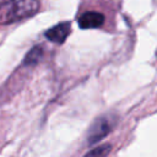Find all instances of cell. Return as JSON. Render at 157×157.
<instances>
[{"label": "cell", "instance_id": "obj_1", "mask_svg": "<svg viewBox=\"0 0 157 157\" xmlns=\"http://www.w3.org/2000/svg\"><path fill=\"white\" fill-rule=\"evenodd\" d=\"M39 0H4L0 2V25H11L32 17L39 10Z\"/></svg>", "mask_w": 157, "mask_h": 157}, {"label": "cell", "instance_id": "obj_2", "mask_svg": "<svg viewBox=\"0 0 157 157\" xmlns=\"http://www.w3.org/2000/svg\"><path fill=\"white\" fill-rule=\"evenodd\" d=\"M113 120L109 117H101L94 120L92 124L90 131H88V142L90 144H96L101 141L103 137H105L109 131L113 129Z\"/></svg>", "mask_w": 157, "mask_h": 157}, {"label": "cell", "instance_id": "obj_3", "mask_svg": "<svg viewBox=\"0 0 157 157\" xmlns=\"http://www.w3.org/2000/svg\"><path fill=\"white\" fill-rule=\"evenodd\" d=\"M70 22H61V23H58L55 25L54 27H52L50 29H48L45 32V37L53 42V43H56V44H61L65 42V39L67 38L69 33H70Z\"/></svg>", "mask_w": 157, "mask_h": 157}, {"label": "cell", "instance_id": "obj_4", "mask_svg": "<svg viewBox=\"0 0 157 157\" xmlns=\"http://www.w3.org/2000/svg\"><path fill=\"white\" fill-rule=\"evenodd\" d=\"M103 22H104V16L97 11H87L78 17V25L83 29L98 28L103 25Z\"/></svg>", "mask_w": 157, "mask_h": 157}, {"label": "cell", "instance_id": "obj_5", "mask_svg": "<svg viewBox=\"0 0 157 157\" xmlns=\"http://www.w3.org/2000/svg\"><path fill=\"white\" fill-rule=\"evenodd\" d=\"M42 55H43V49L40 47H33L28 52L27 56L25 58L23 64H26V65H34L36 63L39 61V59L42 58Z\"/></svg>", "mask_w": 157, "mask_h": 157}, {"label": "cell", "instance_id": "obj_6", "mask_svg": "<svg viewBox=\"0 0 157 157\" xmlns=\"http://www.w3.org/2000/svg\"><path fill=\"white\" fill-rule=\"evenodd\" d=\"M110 150H112V146L104 144V145H101V146L93 148L92 151H90V152H88L87 155H85L83 157H107L108 153L110 152Z\"/></svg>", "mask_w": 157, "mask_h": 157}]
</instances>
